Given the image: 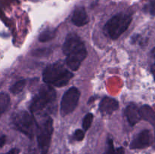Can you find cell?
I'll return each instance as SVG.
<instances>
[{
	"mask_svg": "<svg viewBox=\"0 0 155 154\" xmlns=\"http://www.w3.org/2000/svg\"><path fill=\"white\" fill-rule=\"evenodd\" d=\"M53 133V121L51 118L47 117L41 125H38L36 137L41 154H47L51 143Z\"/></svg>",
	"mask_w": 155,
	"mask_h": 154,
	"instance_id": "6",
	"label": "cell"
},
{
	"mask_svg": "<svg viewBox=\"0 0 155 154\" xmlns=\"http://www.w3.org/2000/svg\"><path fill=\"white\" fill-rule=\"evenodd\" d=\"M89 18L83 7H78L74 10L72 16V22L77 27H83L88 24Z\"/></svg>",
	"mask_w": 155,
	"mask_h": 154,
	"instance_id": "11",
	"label": "cell"
},
{
	"mask_svg": "<svg viewBox=\"0 0 155 154\" xmlns=\"http://www.w3.org/2000/svg\"><path fill=\"white\" fill-rule=\"evenodd\" d=\"M80 97V91L75 87L70 88L65 92L61 102L60 113L62 116H68L75 110L78 105Z\"/></svg>",
	"mask_w": 155,
	"mask_h": 154,
	"instance_id": "7",
	"label": "cell"
},
{
	"mask_svg": "<svg viewBox=\"0 0 155 154\" xmlns=\"http://www.w3.org/2000/svg\"><path fill=\"white\" fill-rule=\"evenodd\" d=\"M151 72H152L153 75H154V78L155 80V63L152 65V66H151Z\"/></svg>",
	"mask_w": 155,
	"mask_h": 154,
	"instance_id": "22",
	"label": "cell"
},
{
	"mask_svg": "<svg viewBox=\"0 0 155 154\" xmlns=\"http://www.w3.org/2000/svg\"><path fill=\"white\" fill-rule=\"evenodd\" d=\"M85 137V131L83 130L78 129L75 131L74 133V138L75 140H78V141H80V140H83Z\"/></svg>",
	"mask_w": 155,
	"mask_h": 154,
	"instance_id": "19",
	"label": "cell"
},
{
	"mask_svg": "<svg viewBox=\"0 0 155 154\" xmlns=\"http://www.w3.org/2000/svg\"><path fill=\"white\" fill-rule=\"evenodd\" d=\"M119 107L117 101L111 98H104L99 104V111L103 114H111Z\"/></svg>",
	"mask_w": 155,
	"mask_h": 154,
	"instance_id": "9",
	"label": "cell"
},
{
	"mask_svg": "<svg viewBox=\"0 0 155 154\" xmlns=\"http://www.w3.org/2000/svg\"><path fill=\"white\" fill-rule=\"evenodd\" d=\"M92 121H93V115L92 113H87L84 116L83 120V128L84 131H87L90 128L91 125L92 123Z\"/></svg>",
	"mask_w": 155,
	"mask_h": 154,
	"instance_id": "17",
	"label": "cell"
},
{
	"mask_svg": "<svg viewBox=\"0 0 155 154\" xmlns=\"http://www.w3.org/2000/svg\"><path fill=\"white\" fill-rule=\"evenodd\" d=\"M104 154H124V149L122 147L115 149L114 146L113 140L111 139L107 140V146Z\"/></svg>",
	"mask_w": 155,
	"mask_h": 154,
	"instance_id": "15",
	"label": "cell"
},
{
	"mask_svg": "<svg viewBox=\"0 0 155 154\" xmlns=\"http://www.w3.org/2000/svg\"><path fill=\"white\" fill-rule=\"evenodd\" d=\"M55 98L56 92L51 86L42 85L30 104V112L35 113L43 110L47 105L54 101Z\"/></svg>",
	"mask_w": 155,
	"mask_h": 154,
	"instance_id": "5",
	"label": "cell"
},
{
	"mask_svg": "<svg viewBox=\"0 0 155 154\" xmlns=\"http://www.w3.org/2000/svg\"><path fill=\"white\" fill-rule=\"evenodd\" d=\"M151 143V134L148 130H143L135 137L130 143L133 149H144L149 146Z\"/></svg>",
	"mask_w": 155,
	"mask_h": 154,
	"instance_id": "8",
	"label": "cell"
},
{
	"mask_svg": "<svg viewBox=\"0 0 155 154\" xmlns=\"http://www.w3.org/2000/svg\"><path fill=\"white\" fill-rule=\"evenodd\" d=\"M126 116L127 118L129 123L131 126H134L141 120L140 110L135 104H130L127 106L125 110Z\"/></svg>",
	"mask_w": 155,
	"mask_h": 154,
	"instance_id": "10",
	"label": "cell"
},
{
	"mask_svg": "<svg viewBox=\"0 0 155 154\" xmlns=\"http://www.w3.org/2000/svg\"><path fill=\"white\" fill-rule=\"evenodd\" d=\"M142 119H144L145 121L149 122L153 126L154 129V146L155 148V112L152 110L151 107L148 105H144L139 109Z\"/></svg>",
	"mask_w": 155,
	"mask_h": 154,
	"instance_id": "12",
	"label": "cell"
},
{
	"mask_svg": "<svg viewBox=\"0 0 155 154\" xmlns=\"http://www.w3.org/2000/svg\"><path fill=\"white\" fill-rule=\"evenodd\" d=\"M20 150L19 149H17V148H14V149H12L10 151H8L7 154H19Z\"/></svg>",
	"mask_w": 155,
	"mask_h": 154,
	"instance_id": "21",
	"label": "cell"
},
{
	"mask_svg": "<svg viewBox=\"0 0 155 154\" xmlns=\"http://www.w3.org/2000/svg\"><path fill=\"white\" fill-rule=\"evenodd\" d=\"M63 52L67 56V65L73 71L80 68L87 56L84 43L76 33H70L67 36L63 45Z\"/></svg>",
	"mask_w": 155,
	"mask_h": 154,
	"instance_id": "1",
	"label": "cell"
},
{
	"mask_svg": "<svg viewBox=\"0 0 155 154\" xmlns=\"http://www.w3.org/2000/svg\"><path fill=\"white\" fill-rule=\"evenodd\" d=\"M145 10L152 16H155V0H148Z\"/></svg>",
	"mask_w": 155,
	"mask_h": 154,
	"instance_id": "18",
	"label": "cell"
},
{
	"mask_svg": "<svg viewBox=\"0 0 155 154\" xmlns=\"http://www.w3.org/2000/svg\"><path fill=\"white\" fill-rule=\"evenodd\" d=\"M132 17L127 14H117L110 18L104 26V32L112 39H117L128 29Z\"/></svg>",
	"mask_w": 155,
	"mask_h": 154,
	"instance_id": "3",
	"label": "cell"
},
{
	"mask_svg": "<svg viewBox=\"0 0 155 154\" xmlns=\"http://www.w3.org/2000/svg\"><path fill=\"white\" fill-rule=\"evenodd\" d=\"M5 143V136L0 134V148L2 147L3 145Z\"/></svg>",
	"mask_w": 155,
	"mask_h": 154,
	"instance_id": "20",
	"label": "cell"
},
{
	"mask_svg": "<svg viewBox=\"0 0 155 154\" xmlns=\"http://www.w3.org/2000/svg\"><path fill=\"white\" fill-rule=\"evenodd\" d=\"M73 76L74 74L60 62L47 66L42 72L43 81L47 84L53 85L56 87L66 85Z\"/></svg>",
	"mask_w": 155,
	"mask_h": 154,
	"instance_id": "2",
	"label": "cell"
},
{
	"mask_svg": "<svg viewBox=\"0 0 155 154\" xmlns=\"http://www.w3.org/2000/svg\"><path fill=\"white\" fill-rule=\"evenodd\" d=\"M12 122L18 131L30 138H33L34 134H36L38 124L33 115L28 112L21 110L15 113L12 116Z\"/></svg>",
	"mask_w": 155,
	"mask_h": 154,
	"instance_id": "4",
	"label": "cell"
},
{
	"mask_svg": "<svg viewBox=\"0 0 155 154\" xmlns=\"http://www.w3.org/2000/svg\"><path fill=\"white\" fill-rule=\"evenodd\" d=\"M25 85H26L25 79H21L20 80V81H18L16 83H15V84L10 88L11 92H12V94H14V95L19 94L20 92L22 91L23 89L24 88Z\"/></svg>",
	"mask_w": 155,
	"mask_h": 154,
	"instance_id": "16",
	"label": "cell"
},
{
	"mask_svg": "<svg viewBox=\"0 0 155 154\" xmlns=\"http://www.w3.org/2000/svg\"><path fill=\"white\" fill-rule=\"evenodd\" d=\"M55 30H45L42 31L39 36V40L40 42H45L51 40L55 36Z\"/></svg>",
	"mask_w": 155,
	"mask_h": 154,
	"instance_id": "14",
	"label": "cell"
},
{
	"mask_svg": "<svg viewBox=\"0 0 155 154\" xmlns=\"http://www.w3.org/2000/svg\"><path fill=\"white\" fill-rule=\"evenodd\" d=\"M10 104V98L5 93H0V116L6 111Z\"/></svg>",
	"mask_w": 155,
	"mask_h": 154,
	"instance_id": "13",
	"label": "cell"
},
{
	"mask_svg": "<svg viewBox=\"0 0 155 154\" xmlns=\"http://www.w3.org/2000/svg\"><path fill=\"white\" fill-rule=\"evenodd\" d=\"M151 55H152V57H154L155 58V47L153 48L152 51H151Z\"/></svg>",
	"mask_w": 155,
	"mask_h": 154,
	"instance_id": "23",
	"label": "cell"
}]
</instances>
